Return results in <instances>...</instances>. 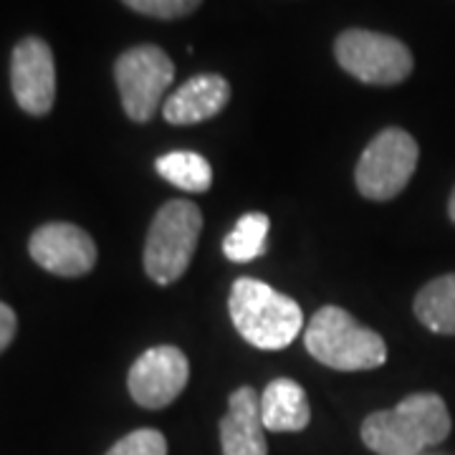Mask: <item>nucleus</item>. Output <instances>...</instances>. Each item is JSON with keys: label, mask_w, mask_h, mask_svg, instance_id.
<instances>
[{"label": "nucleus", "mask_w": 455, "mask_h": 455, "mask_svg": "<svg viewBox=\"0 0 455 455\" xmlns=\"http://www.w3.org/2000/svg\"><path fill=\"white\" fill-rule=\"evenodd\" d=\"M453 420L435 392H415L392 410L372 412L362 423V443L377 455H423L445 443Z\"/></svg>", "instance_id": "f257e3e1"}, {"label": "nucleus", "mask_w": 455, "mask_h": 455, "mask_svg": "<svg viewBox=\"0 0 455 455\" xmlns=\"http://www.w3.org/2000/svg\"><path fill=\"white\" fill-rule=\"evenodd\" d=\"M228 311L238 334L259 349H283L304 329L301 307L259 278H238L233 283Z\"/></svg>", "instance_id": "f03ea898"}, {"label": "nucleus", "mask_w": 455, "mask_h": 455, "mask_svg": "<svg viewBox=\"0 0 455 455\" xmlns=\"http://www.w3.org/2000/svg\"><path fill=\"white\" fill-rule=\"evenodd\" d=\"M304 344L316 362L339 372L377 370L387 362L385 339L339 307H322L311 316Z\"/></svg>", "instance_id": "7ed1b4c3"}, {"label": "nucleus", "mask_w": 455, "mask_h": 455, "mask_svg": "<svg viewBox=\"0 0 455 455\" xmlns=\"http://www.w3.org/2000/svg\"><path fill=\"white\" fill-rule=\"evenodd\" d=\"M203 212L190 200H170L157 211L145 243V271L155 283L178 281L197 248Z\"/></svg>", "instance_id": "20e7f679"}, {"label": "nucleus", "mask_w": 455, "mask_h": 455, "mask_svg": "<svg viewBox=\"0 0 455 455\" xmlns=\"http://www.w3.org/2000/svg\"><path fill=\"white\" fill-rule=\"evenodd\" d=\"M418 157L420 149L412 134L400 127L382 130L359 157L355 172L359 193L377 203L397 197L412 178Z\"/></svg>", "instance_id": "39448f33"}, {"label": "nucleus", "mask_w": 455, "mask_h": 455, "mask_svg": "<svg viewBox=\"0 0 455 455\" xmlns=\"http://www.w3.org/2000/svg\"><path fill=\"white\" fill-rule=\"evenodd\" d=\"M114 79L122 107L132 122H149L170 84L175 82V64L160 46H134L124 51L114 64Z\"/></svg>", "instance_id": "423d86ee"}, {"label": "nucleus", "mask_w": 455, "mask_h": 455, "mask_svg": "<svg viewBox=\"0 0 455 455\" xmlns=\"http://www.w3.org/2000/svg\"><path fill=\"white\" fill-rule=\"evenodd\" d=\"M334 56L355 79L377 86H395L412 74V53L403 41L385 33L349 28L337 38Z\"/></svg>", "instance_id": "0eeeda50"}, {"label": "nucleus", "mask_w": 455, "mask_h": 455, "mask_svg": "<svg viewBox=\"0 0 455 455\" xmlns=\"http://www.w3.org/2000/svg\"><path fill=\"white\" fill-rule=\"evenodd\" d=\"M190 379V362L172 344L152 347L132 364L127 387L132 400L147 410L175 403Z\"/></svg>", "instance_id": "6e6552de"}, {"label": "nucleus", "mask_w": 455, "mask_h": 455, "mask_svg": "<svg viewBox=\"0 0 455 455\" xmlns=\"http://www.w3.org/2000/svg\"><path fill=\"white\" fill-rule=\"evenodd\" d=\"M11 89L18 107L33 116L51 112L56 99L53 51L44 38H23L11 56Z\"/></svg>", "instance_id": "1a4fd4ad"}, {"label": "nucleus", "mask_w": 455, "mask_h": 455, "mask_svg": "<svg viewBox=\"0 0 455 455\" xmlns=\"http://www.w3.org/2000/svg\"><path fill=\"white\" fill-rule=\"evenodd\" d=\"M31 259L51 274L64 278L84 276L97 263L92 235L74 223H46L28 241Z\"/></svg>", "instance_id": "9d476101"}, {"label": "nucleus", "mask_w": 455, "mask_h": 455, "mask_svg": "<svg viewBox=\"0 0 455 455\" xmlns=\"http://www.w3.org/2000/svg\"><path fill=\"white\" fill-rule=\"evenodd\" d=\"M223 455H268L266 427L260 420V395L253 387H238L228 400L220 420Z\"/></svg>", "instance_id": "9b49d317"}, {"label": "nucleus", "mask_w": 455, "mask_h": 455, "mask_svg": "<svg viewBox=\"0 0 455 455\" xmlns=\"http://www.w3.org/2000/svg\"><path fill=\"white\" fill-rule=\"evenodd\" d=\"M230 99V84L218 74H200L180 86L170 99H164V119L170 124H197L212 119L226 109Z\"/></svg>", "instance_id": "f8f14e48"}, {"label": "nucleus", "mask_w": 455, "mask_h": 455, "mask_svg": "<svg viewBox=\"0 0 455 455\" xmlns=\"http://www.w3.org/2000/svg\"><path fill=\"white\" fill-rule=\"evenodd\" d=\"M260 420L271 433H299L311 420L307 392L293 379H274L260 395Z\"/></svg>", "instance_id": "ddd939ff"}, {"label": "nucleus", "mask_w": 455, "mask_h": 455, "mask_svg": "<svg viewBox=\"0 0 455 455\" xmlns=\"http://www.w3.org/2000/svg\"><path fill=\"white\" fill-rule=\"evenodd\" d=\"M415 316L435 334H455V274L425 283L415 296Z\"/></svg>", "instance_id": "4468645a"}, {"label": "nucleus", "mask_w": 455, "mask_h": 455, "mask_svg": "<svg viewBox=\"0 0 455 455\" xmlns=\"http://www.w3.org/2000/svg\"><path fill=\"white\" fill-rule=\"evenodd\" d=\"M155 164H157L160 178H164L170 185H175L185 193H208L211 190V163L197 152L178 149V152L163 155Z\"/></svg>", "instance_id": "2eb2a0df"}, {"label": "nucleus", "mask_w": 455, "mask_h": 455, "mask_svg": "<svg viewBox=\"0 0 455 455\" xmlns=\"http://www.w3.org/2000/svg\"><path fill=\"white\" fill-rule=\"evenodd\" d=\"M271 220L263 212H248L223 241V253L233 263H248L260 259L266 253V238H268Z\"/></svg>", "instance_id": "dca6fc26"}, {"label": "nucleus", "mask_w": 455, "mask_h": 455, "mask_svg": "<svg viewBox=\"0 0 455 455\" xmlns=\"http://www.w3.org/2000/svg\"><path fill=\"white\" fill-rule=\"evenodd\" d=\"M107 455H167V440L155 427H140L116 440Z\"/></svg>", "instance_id": "f3484780"}, {"label": "nucleus", "mask_w": 455, "mask_h": 455, "mask_svg": "<svg viewBox=\"0 0 455 455\" xmlns=\"http://www.w3.org/2000/svg\"><path fill=\"white\" fill-rule=\"evenodd\" d=\"M122 3L142 16L163 18V20L188 16L200 5V0H122Z\"/></svg>", "instance_id": "a211bd4d"}, {"label": "nucleus", "mask_w": 455, "mask_h": 455, "mask_svg": "<svg viewBox=\"0 0 455 455\" xmlns=\"http://www.w3.org/2000/svg\"><path fill=\"white\" fill-rule=\"evenodd\" d=\"M16 329H18L16 311L11 309L8 304H3V301H0V355L11 347V341H13V337H16Z\"/></svg>", "instance_id": "6ab92c4d"}, {"label": "nucleus", "mask_w": 455, "mask_h": 455, "mask_svg": "<svg viewBox=\"0 0 455 455\" xmlns=\"http://www.w3.org/2000/svg\"><path fill=\"white\" fill-rule=\"evenodd\" d=\"M448 215H451V220L455 223V190L453 196H451V203H448Z\"/></svg>", "instance_id": "aec40b11"}, {"label": "nucleus", "mask_w": 455, "mask_h": 455, "mask_svg": "<svg viewBox=\"0 0 455 455\" xmlns=\"http://www.w3.org/2000/svg\"><path fill=\"white\" fill-rule=\"evenodd\" d=\"M423 455H440V453H423Z\"/></svg>", "instance_id": "412c9836"}]
</instances>
